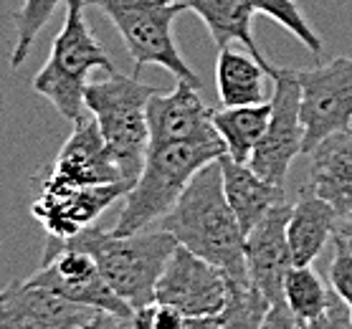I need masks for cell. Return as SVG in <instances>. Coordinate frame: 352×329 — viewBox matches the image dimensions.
<instances>
[{
  "mask_svg": "<svg viewBox=\"0 0 352 329\" xmlns=\"http://www.w3.org/2000/svg\"><path fill=\"white\" fill-rule=\"evenodd\" d=\"M160 231L213 264L231 284H251L246 269V236L226 201L221 162H210L192 177L175 208L160 220Z\"/></svg>",
  "mask_w": 352,
  "mask_h": 329,
  "instance_id": "obj_1",
  "label": "cell"
},
{
  "mask_svg": "<svg viewBox=\"0 0 352 329\" xmlns=\"http://www.w3.org/2000/svg\"><path fill=\"white\" fill-rule=\"evenodd\" d=\"M226 155L223 139L210 142H173L150 147L137 183L124 195V205L114 223V236H135L147 231L175 208L192 177Z\"/></svg>",
  "mask_w": 352,
  "mask_h": 329,
  "instance_id": "obj_2",
  "label": "cell"
},
{
  "mask_svg": "<svg viewBox=\"0 0 352 329\" xmlns=\"http://www.w3.org/2000/svg\"><path fill=\"white\" fill-rule=\"evenodd\" d=\"M87 0H66V16L61 31L51 43L46 64L33 76L31 89L56 106V112L72 124L87 114L84 94L89 73L102 69L107 73H117L112 58L89 28L87 21Z\"/></svg>",
  "mask_w": 352,
  "mask_h": 329,
  "instance_id": "obj_3",
  "label": "cell"
},
{
  "mask_svg": "<svg viewBox=\"0 0 352 329\" xmlns=\"http://www.w3.org/2000/svg\"><path fill=\"white\" fill-rule=\"evenodd\" d=\"M64 241L89 251L109 281V286L132 309L155 302L157 281L180 243L168 231H142L135 236H114L102 228H84L79 236Z\"/></svg>",
  "mask_w": 352,
  "mask_h": 329,
  "instance_id": "obj_4",
  "label": "cell"
},
{
  "mask_svg": "<svg viewBox=\"0 0 352 329\" xmlns=\"http://www.w3.org/2000/svg\"><path fill=\"white\" fill-rule=\"evenodd\" d=\"M157 91L150 84L120 71L107 73L102 81H91L84 94L87 112L99 124V132L129 185L137 183L150 150L147 106Z\"/></svg>",
  "mask_w": 352,
  "mask_h": 329,
  "instance_id": "obj_5",
  "label": "cell"
},
{
  "mask_svg": "<svg viewBox=\"0 0 352 329\" xmlns=\"http://www.w3.org/2000/svg\"><path fill=\"white\" fill-rule=\"evenodd\" d=\"M87 3L112 21L122 36L124 49L135 61V76H140L144 66H160L177 81H188L200 89V76L180 54L173 33L175 18L185 13L183 5L173 0H87Z\"/></svg>",
  "mask_w": 352,
  "mask_h": 329,
  "instance_id": "obj_6",
  "label": "cell"
},
{
  "mask_svg": "<svg viewBox=\"0 0 352 329\" xmlns=\"http://www.w3.org/2000/svg\"><path fill=\"white\" fill-rule=\"evenodd\" d=\"M28 281L94 312L114 314L124 319H132V312H135L124 299L114 294L96 258L64 238L46 236L41 271L33 273Z\"/></svg>",
  "mask_w": 352,
  "mask_h": 329,
  "instance_id": "obj_7",
  "label": "cell"
},
{
  "mask_svg": "<svg viewBox=\"0 0 352 329\" xmlns=\"http://www.w3.org/2000/svg\"><path fill=\"white\" fill-rule=\"evenodd\" d=\"M292 71L302 89L305 152H312L327 137L352 129V58L340 56Z\"/></svg>",
  "mask_w": 352,
  "mask_h": 329,
  "instance_id": "obj_8",
  "label": "cell"
},
{
  "mask_svg": "<svg viewBox=\"0 0 352 329\" xmlns=\"http://www.w3.org/2000/svg\"><path fill=\"white\" fill-rule=\"evenodd\" d=\"M305 152V124H302V89L296 84L294 71L279 66L274 76L272 120L266 135L256 145L248 168L266 183L284 188L289 168L296 155Z\"/></svg>",
  "mask_w": 352,
  "mask_h": 329,
  "instance_id": "obj_9",
  "label": "cell"
},
{
  "mask_svg": "<svg viewBox=\"0 0 352 329\" xmlns=\"http://www.w3.org/2000/svg\"><path fill=\"white\" fill-rule=\"evenodd\" d=\"M38 180L41 188H96L127 183L91 114H84L74 124L69 139L61 145L54 162L46 165Z\"/></svg>",
  "mask_w": 352,
  "mask_h": 329,
  "instance_id": "obj_10",
  "label": "cell"
},
{
  "mask_svg": "<svg viewBox=\"0 0 352 329\" xmlns=\"http://www.w3.org/2000/svg\"><path fill=\"white\" fill-rule=\"evenodd\" d=\"M231 281L213 264L177 246L157 281L155 302L170 304L188 317H223Z\"/></svg>",
  "mask_w": 352,
  "mask_h": 329,
  "instance_id": "obj_11",
  "label": "cell"
},
{
  "mask_svg": "<svg viewBox=\"0 0 352 329\" xmlns=\"http://www.w3.org/2000/svg\"><path fill=\"white\" fill-rule=\"evenodd\" d=\"M289 216H292V205L281 203L246 236L248 281L269 302L272 309L287 306L284 284L289 271L294 269L287 236Z\"/></svg>",
  "mask_w": 352,
  "mask_h": 329,
  "instance_id": "obj_12",
  "label": "cell"
},
{
  "mask_svg": "<svg viewBox=\"0 0 352 329\" xmlns=\"http://www.w3.org/2000/svg\"><path fill=\"white\" fill-rule=\"evenodd\" d=\"M129 193L127 183L96 185V188H41L38 198L31 205V216L46 228L51 238H74L114 201Z\"/></svg>",
  "mask_w": 352,
  "mask_h": 329,
  "instance_id": "obj_13",
  "label": "cell"
},
{
  "mask_svg": "<svg viewBox=\"0 0 352 329\" xmlns=\"http://www.w3.org/2000/svg\"><path fill=\"white\" fill-rule=\"evenodd\" d=\"M94 314L28 279L0 289V329H84Z\"/></svg>",
  "mask_w": 352,
  "mask_h": 329,
  "instance_id": "obj_14",
  "label": "cell"
},
{
  "mask_svg": "<svg viewBox=\"0 0 352 329\" xmlns=\"http://www.w3.org/2000/svg\"><path fill=\"white\" fill-rule=\"evenodd\" d=\"M147 122L150 147L221 139L210 120V106L203 104L198 87L188 81H177L170 94H155L147 106Z\"/></svg>",
  "mask_w": 352,
  "mask_h": 329,
  "instance_id": "obj_15",
  "label": "cell"
},
{
  "mask_svg": "<svg viewBox=\"0 0 352 329\" xmlns=\"http://www.w3.org/2000/svg\"><path fill=\"white\" fill-rule=\"evenodd\" d=\"M307 190L335 208L337 218L352 210V129L337 132L314 147Z\"/></svg>",
  "mask_w": 352,
  "mask_h": 329,
  "instance_id": "obj_16",
  "label": "cell"
},
{
  "mask_svg": "<svg viewBox=\"0 0 352 329\" xmlns=\"http://www.w3.org/2000/svg\"><path fill=\"white\" fill-rule=\"evenodd\" d=\"M185 10H192L208 28L213 43L221 49H228L231 43H243L246 51L264 66L269 79L276 76L279 66H274L261 54L256 38H254V13L256 10L248 5V0H173Z\"/></svg>",
  "mask_w": 352,
  "mask_h": 329,
  "instance_id": "obj_17",
  "label": "cell"
},
{
  "mask_svg": "<svg viewBox=\"0 0 352 329\" xmlns=\"http://www.w3.org/2000/svg\"><path fill=\"white\" fill-rule=\"evenodd\" d=\"M218 162L223 170L226 201L231 205L243 236L254 231L276 205L287 203L284 201V188L266 183L264 177H258L248 165L233 162L228 155H223Z\"/></svg>",
  "mask_w": 352,
  "mask_h": 329,
  "instance_id": "obj_18",
  "label": "cell"
},
{
  "mask_svg": "<svg viewBox=\"0 0 352 329\" xmlns=\"http://www.w3.org/2000/svg\"><path fill=\"white\" fill-rule=\"evenodd\" d=\"M335 208L305 188L302 198L292 205V216H289L287 225L289 249H292L294 266H312L329 243V238H335Z\"/></svg>",
  "mask_w": 352,
  "mask_h": 329,
  "instance_id": "obj_19",
  "label": "cell"
},
{
  "mask_svg": "<svg viewBox=\"0 0 352 329\" xmlns=\"http://www.w3.org/2000/svg\"><path fill=\"white\" fill-rule=\"evenodd\" d=\"M266 69L251 54L221 49L216 61V87L221 106H254L266 102Z\"/></svg>",
  "mask_w": 352,
  "mask_h": 329,
  "instance_id": "obj_20",
  "label": "cell"
},
{
  "mask_svg": "<svg viewBox=\"0 0 352 329\" xmlns=\"http://www.w3.org/2000/svg\"><path fill=\"white\" fill-rule=\"evenodd\" d=\"M213 127L221 135L226 145V155L233 162L248 165L251 155L266 135L269 120H272V102L254 106H221L210 109Z\"/></svg>",
  "mask_w": 352,
  "mask_h": 329,
  "instance_id": "obj_21",
  "label": "cell"
},
{
  "mask_svg": "<svg viewBox=\"0 0 352 329\" xmlns=\"http://www.w3.org/2000/svg\"><path fill=\"white\" fill-rule=\"evenodd\" d=\"M284 302L296 321H314L327 314L329 289L312 266H294L284 284Z\"/></svg>",
  "mask_w": 352,
  "mask_h": 329,
  "instance_id": "obj_22",
  "label": "cell"
},
{
  "mask_svg": "<svg viewBox=\"0 0 352 329\" xmlns=\"http://www.w3.org/2000/svg\"><path fill=\"white\" fill-rule=\"evenodd\" d=\"M61 3H66V0H23V5L13 13V25H16V43L10 51V69L13 71H18L28 61L38 33L48 25V21L54 18Z\"/></svg>",
  "mask_w": 352,
  "mask_h": 329,
  "instance_id": "obj_23",
  "label": "cell"
},
{
  "mask_svg": "<svg viewBox=\"0 0 352 329\" xmlns=\"http://www.w3.org/2000/svg\"><path fill=\"white\" fill-rule=\"evenodd\" d=\"M248 5L256 10V13H264L272 21L289 31L302 46H305L309 54L314 56H322L324 51V43H322V36L314 31V25L309 23V18L305 16V10L299 8L296 0H248Z\"/></svg>",
  "mask_w": 352,
  "mask_h": 329,
  "instance_id": "obj_24",
  "label": "cell"
},
{
  "mask_svg": "<svg viewBox=\"0 0 352 329\" xmlns=\"http://www.w3.org/2000/svg\"><path fill=\"white\" fill-rule=\"evenodd\" d=\"M269 309V302L251 284H231L221 329H261Z\"/></svg>",
  "mask_w": 352,
  "mask_h": 329,
  "instance_id": "obj_25",
  "label": "cell"
},
{
  "mask_svg": "<svg viewBox=\"0 0 352 329\" xmlns=\"http://www.w3.org/2000/svg\"><path fill=\"white\" fill-rule=\"evenodd\" d=\"M223 317H188L170 304L153 302L132 312L135 329H221Z\"/></svg>",
  "mask_w": 352,
  "mask_h": 329,
  "instance_id": "obj_26",
  "label": "cell"
},
{
  "mask_svg": "<svg viewBox=\"0 0 352 329\" xmlns=\"http://www.w3.org/2000/svg\"><path fill=\"white\" fill-rule=\"evenodd\" d=\"M329 289L352 309V249L337 236L332 264H329Z\"/></svg>",
  "mask_w": 352,
  "mask_h": 329,
  "instance_id": "obj_27",
  "label": "cell"
},
{
  "mask_svg": "<svg viewBox=\"0 0 352 329\" xmlns=\"http://www.w3.org/2000/svg\"><path fill=\"white\" fill-rule=\"evenodd\" d=\"M327 319H329V329H352V309L332 289H329Z\"/></svg>",
  "mask_w": 352,
  "mask_h": 329,
  "instance_id": "obj_28",
  "label": "cell"
},
{
  "mask_svg": "<svg viewBox=\"0 0 352 329\" xmlns=\"http://www.w3.org/2000/svg\"><path fill=\"white\" fill-rule=\"evenodd\" d=\"M261 329H296V319L287 306H281V309H269Z\"/></svg>",
  "mask_w": 352,
  "mask_h": 329,
  "instance_id": "obj_29",
  "label": "cell"
},
{
  "mask_svg": "<svg viewBox=\"0 0 352 329\" xmlns=\"http://www.w3.org/2000/svg\"><path fill=\"white\" fill-rule=\"evenodd\" d=\"M84 329H135V327H132V319L114 317V314H104V312H96L94 319L89 321Z\"/></svg>",
  "mask_w": 352,
  "mask_h": 329,
  "instance_id": "obj_30",
  "label": "cell"
},
{
  "mask_svg": "<svg viewBox=\"0 0 352 329\" xmlns=\"http://www.w3.org/2000/svg\"><path fill=\"white\" fill-rule=\"evenodd\" d=\"M337 238H344L347 243H352V210L344 218H337Z\"/></svg>",
  "mask_w": 352,
  "mask_h": 329,
  "instance_id": "obj_31",
  "label": "cell"
},
{
  "mask_svg": "<svg viewBox=\"0 0 352 329\" xmlns=\"http://www.w3.org/2000/svg\"><path fill=\"white\" fill-rule=\"evenodd\" d=\"M296 329H329L327 314L320 317V319H314V321H296Z\"/></svg>",
  "mask_w": 352,
  "mask_h": 329,
  "instance_id": "obj_32",
  "label": "cell"
}]
</instances>
